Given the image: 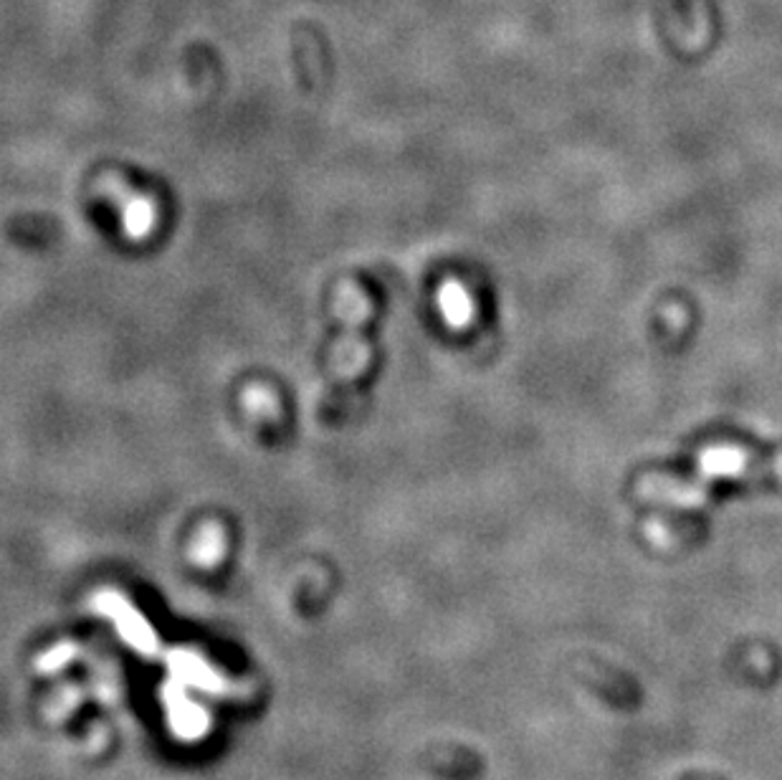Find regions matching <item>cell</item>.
Here are the masks:
<instances>
[{"label":"cell","instance_id":"cell-1","mask_svg":"<svg viewBox=\"0 0 782 780\" xmlns=\"http://www.w3.org/2000/svg\"><path fill=\"white\" fill-rule=\"evenodd\" d=\"M153 220H155L153 203L142 198L127 203V211H124V228H127L132 236H145L147 230L153 228Z\"/></svg>","mask_w":782,"mask_h":780},{"label":"cell","instance_id":"cell-2","mask_svg":"<svg viewBox=\"0 0 782 780\" xmlns=\"http://www.w3.org/2000/svg\"><path fill=\"white\" fill-rule=\"evenodd\" d=\"M679 780H722V778L709 776V773H687V776H681Z\"/></svg>","mask_w":782,"mask_h":780}]
</instances>
